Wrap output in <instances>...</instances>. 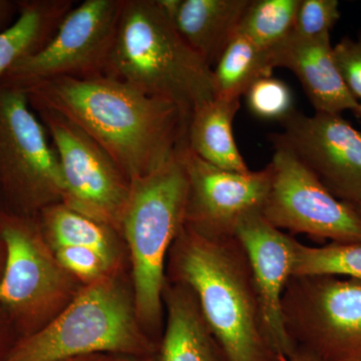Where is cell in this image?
I'll use <instances>...</instances> for the list:
<instances>
[{
  "instance_id": "1",
  "label": "cell",
  "mask_w": 361,
  "mask_h": 361,
  "mask_svg": "<svg viewBox=\"0 0 361 361\" xmlns=\"http://www.w3.org/2000/svg\"><path fill=\"white\" fill-rule=\"evenodd\" d=\"M25 92L33 111H52L77 126L130 180L151 174L186 142L189 118L175 104L108 75L56 78Z\"/></svg>"
},
{
  "instance_id": "2",
  "label": "cell",
  "mask_w": 361,
  "mask_h": 361,
  "mask_svg": "<svg viewBox=\"0 0 361 361\" xmlns=\"http://www.w3.org/2000/svg\"><path fill=\"white\" fill-rule=\"evenodd\" d=\"M166 276L187 285L227 361H285L271 346L251 266L236 237L213 239L183 226Z\"/></svg>"
},
{
  "instance_id": "3",
  "label": "cell",
  "mask_w": 361,
  "mask_h": 361,
  "mask_svg": "<svg viewBox=\"0 0 361 361\" xmlns=\"http://www.w3.org/2000/svg\"><path fill=\"white\" fill-rule=\"evenodd\" d=\"M106 75L175 104L189 121L215 97L212 68L183 39L158 0H123Z\"/></svg>"
},
{
  "instance_id": "4",
  "label": "cell",
  "mask_w": 361,
  "mask_h": 361,
  "mask_svg": "<svg viewBox=\"0 0 361 361\" xmlns=\"http://www.w3.org/2000/svg\"><path fill=\"white\" fill-rule=\"evenodd\" d=\"M159 348L140 322L133 285L121 271L84 285L54 322L20 338L4 361H59L92 353L145 357Z\"/></svg>"
},
{
  "instance_id": "5",
  "label": "cell",
  "mask_w": 361,
  "mask_h": 361,
  "mask_svg": "<svg viewBox=\"0 0 361 361\" xmlns=\"http://www.w3.org/2000/svg\"><path fill=\"white\" fill-rule=\"evenodd\" d=\"M188 178L177 153L151 174L130 180L122 236L132 265V284L140 322L161 342L163 291L169 252L185 224Z\"/></svg>"
},
{
  "instance_id": "6",
  "label": "cell",
  "mask_w": 361,
  "mask_h": 361,
  "mask_svg": "<svg viewBox=\"0 0 361 361\" xmlns=\"http://www.w3.org/2000/svg\"><path fill=\"white\" fill-rule=\"evenodd\" d=\"M0 238L6 248L0 306L25 338L54 322L84 285L59 264L37 217L2 213Z\"/></svg>"
},
{
  "instance_id": "7",
  "label": "cell",
  "mask_w": 361,
  "mask_h": 361,
  "mask_svg": "<svg viewBox=\"0 0 361 361\" xmlns=\"http://www.w3.org/2000/svg\"><path fill=\"white\" fill-rule=\"evenodd\" d=\"M25 90L0 85V196L4 212L37 217L61 203L58 154Z\"/></svg>"
},
{
  "instance_id": "8",
  "label": "cell",
  "mask_w": 361,
  "mask_h": 361,
  "mask_svg": "<svg viewBox=\"0 0 361 361\" xmlns=\"http://www.w3.org/2000/svg\"><path fill=\"white\" fill-rule=\"evenodd\" d=\"M285 329L296 348L319 361H361V281L292 276L282 296Z\"/></svg>"
},
{
  "instance_id": "9",
  "label": "cell",
  "mask_w": 361,
  "mask_h": 361,
  "mask_svg": "<svg viewBox=\"0 0 361 361\" xmlns=\"http://www.w3.org/2000/svg\"><path fill=\"white\" fill-rule=\"evenodd\" d=\"M123 4V0H85L73 6L51 40L18 59L0 85L25 90L56 78L106 75Z\"/></svg>"
},
{
  "instance_id": "10",
  "label": "cell",
  "mask_w": 361,
  "mask_h": 361,
  "mask_svg": "<svg viewBox=\"0 0 361 361\" xmlns=\"http://www.w3.org/2000/svg\"><path fill=\"white\" fill-rule=\"evenodd\" d=\"M35 113L58 154L65 185L61 203L122 235L130 194L129 178L99 145L70 121L49 111Z\"/></svg>"
},
{
  "instance_id": "11",
  "label": "cell",
  "mask_w": 361,
  "mask_h": 361,
  "mask_svg": "<svg viewBox=\"0 0 361 361\" xmlns=\"http://www.w3.org/2000/svg\"><path fill=\"white\" fill-rule=\"evenodd\" d=\"M269 164L272 179L261 214L277 229L317 240L361 242V220L353 205L339 201L281 142Z\"/></svg>"
},
{
  "instance_id": "12",
  "label": "cell",
  "mask_w": 361,
  "mask_h": 361,
  "mask_svg": "<svg viewBox=\"0 0 361 361\" xmlns=\"http://www.w3.org/2000/svg\"><path fill=\"white\" fill-rule=\"evenodd\" d=\"M188 178L185 224L208 238L235 237L242 218L261 211L269 193L270 166L256 172L239 173L216 167L190 149H178Z\"/></svg>"
},
{
  "instance_id": "13",
  "label": "cell",
  "mask_w": 361,
  "mask_h": 361,
  "mask_svg": "<svg viewBox=\"0 0 361 361\" xmlns=\"http://www.w3.org/2000/svg\"><path fill=\"white\" fill-rule=\"evenodd\" d=\"M270 139L290 149L297 160L339 201L361 202V132L341 115L297 110L279 122Z\"/></svg>"
},
{
  "instance_id": "14",
  "label": "cell",
  "mask_w": 361,
  "mask_h": 361,
  "mask_svg": "<svg viewBox=\"0 0 361 361\" xmlns=\"http://www.w3.org/2000/svg\"><path fill=\"white\" fill-rule=\"evenodd\" d=\"M235 237L250 263L266 336L278 355L289 358L296 350L285 329L282 296L293 276L297 240L277 229L254 211L242 218Z\"/></svg>"
},
{
  "instance_id": "15",
  "label": "cell",
  "mask_w": 361,
  "mask_h": 361,
  "mask_svg": "<svg viewBox=\"0 0 361 361\" xmlns=\"http://www.w3.org/2000/svg\"><path fill=\"white\" fill-rule=\"evenodd\" d=\"M269 54L274 70L287 68L296 75L315 113L341 115L344 111H357L360 102L342 80L330 35L304 39L292 33Z\"/></svg>"
},
{
  "instance_id": "16",
  "label": "cell",
  "mask_w": 361,
  "mask_h": 361,
  "mask_svg": "<svg viewBox=\"0 0 361 361\" xmlns=\"http://www.w3.org/2000/svg\"><path fill=\"white\" fill-rule=\"evenodd\" d=\"M252 0H158L189 47L212 68L238 32Z\"/></svg>"
},
{
  "instance_id": "17",
  "label": "cell",
  "mask_w": 361,
  "mask_h": 361,
  "mask_svg": "<svg viewBox=\"0 0 361 361\" xmlns=\"http://www.w3.org/2000/svg\"><path fill=\"white\" fill-rule=\"evenodd\" d=\"M163 302L167 322L159 348V361H227L191 288L167 279Z\"/></svg>"
},
{
  "instance_id": "18",
  "label": "cell",
  "mask_w": 361,
  "mask_h": 361,
  "mask_svg": "<svg viewBox=\"0 0 361 361\" xmlns=\"http://www.w3.org/2000/svg\"><path fill=\"white\" fill-rule=\"evenodd\" d=\"M239 99L214 97L193 111L188 125V147L204 161L233 172L248 173L233 134Z\"/></svg>"
},
{
  "instance_id": "19",
  "label": "cell",
  "mask_w": 361,
  "mask_h": 361,
  "mask_svg": "<svg viewBox=\"0 0 361 361\" xmlns=\"http://www.w3.org/2000/svg\"><path fill=\"white\" fill-rule=\"evenodd\" d=\"M37 218L52 250L63 246L84 247L97 252L116 272L123 271L126 243L111 226L75 212L63 203L47 207Z\"/></svg>"
},
{
  "instance_id": "20",
  "label": "cell",
  "mask_w": 361,
  "mask_h": 361,
  "mask_svg": "<svg viewBox=\"0 0 361 361\" xmlns=\"http://www.w3.org/2000/svg\"><path fill=\"white\" fill-rule=\"evenodd\" d=\"M73 6L71 0L20 1L18 18L0 32V78L18 59L44 47Z\"/></svg>"
},
{
  "instance_id": "21",
  "label": "cell",
  "mask_w": 361,
  "mask_h": 361,
  "mask_svg": "<svg viewBox=\"0 0 361 361\" xmlns=\"http://www.w3.org/2000/svg\"><path fill=\"white\" fill-rule=\"evenodd\" d=\"M273 70L269 51L238 32L213 68L215 97L240 99L257 80L271 77Z\"/></svg>"
},
{
  "instance_id": "22",
  "label": "cell",
  "mask_w": 361,
  "mask_h": 361,
  "mask_svg": "<svg viewBox=\"0 0 361 361\" xmlns=\"http://www.w3.org/2000/svg\"><path fill=\"white\" fill-rule=\"evenodd\" d=\"M301 0H252L239 32L270 51L293 33Z\"/></svg>"
},
{
  "instance_id": "23",
  "label": "cell",
  "mask_w": 361,
  "mask_h": 361,
  "mask_svg": "<svg viewBox=\"0 0 361 361\" xmlns=\"http://www.w3.org/2000/svg\"><path fill=\"white\" fill-rule=\"evenodd\" d=\"M293 276H339L361 281V242L310 247L297 241Z\"/></svg>"
},
{
  "instance_id": "24",
  "label": "cell",
  "mask_w": 361,
  "mask_h": 361,
  "mask_svg": "<svg viewBox=\"0 0 361 361\" xmlns=\"http://www.w3.org/2000/svg\"><path fill=\"white\" fill-rule=\"evenodd\" d=\"M245 97L249 110L262 120L281 122L295 110L290 87L272 75L257 80Z\"/></svg>"
},
{
  "instance_id": "25",
  "label": "cell",
  "mask_w": 361,
  "mask_h": 361,
  "mask_svg": "<svg viewBox=\"0 0 361 361\" xmlns=\"http://www.w3.org/2000/svg\"><path fill=\"white\" fill-rule=\"evenodd\" d=\"M341 16L337 0H301L293 35L304 39L330 35Z\"/></svg>"
},
{
  "instance_id": "26",
  "label": "cell",
  "mask_w": 361,
  "mask_h": 361,
  "mask_svg": "<svg viewBox=\"0 0 361 361\" xmlns=\"http://www.w3.org/2000/svg\"><path fill=\"white\" fill-rule=\"evenodd\" d=\"M59 264L82 285L101 281L116 274L110 265L97 252L84 247L63 246L52 250ZM121 272V271H120Z\"/></svg>"
},
{
  "instance_id": "27",
  "label": "cell",
  "mask_w": 361,
  "mask_h": 361,
  "mask_svg": "<svg viewBox=\"0 0 361 361\" xmlns=\"http://www.w3.org/2000/svg\"><path fill=\"white\" fill-rule=\"evenodd\" d=\"M334 59L350 94L361 102V35L356 39L343 37L334 47Z\"/></svg>"
},
{
  "instance_id": "28",
  "label": "cell",
  "mask_w": 361,
  "mask_h": 361,
  "mask_svg": "<svg viewBox=\"0 0 361 361\" xmlns=\"http://www.w3.org/2000/svg\"><path fill=\"white\" fill-rule=\"evenodd\" d=\"M18 341H20V336L14 330L6 313L0 306V361L6 360Z\"/></svg>"
},
{
  "instance_id": "29",
  "label": "cell",
  "mask_w": 361,
  "mask_h": 361,
  "mask_svg": "<svg viewBox=\"0 0 361 361\" xmlns=\"http://www.w3.org/2000/svg\"><path fill=\"white\" fill-rule=\"evenodd\" d=\"M20 11V1H2L0 0V27L11 20L14 13Z\"/></svg>"
},
{
  "instance_id": "30",
  "label": "cell",
  "mask_w": 361,
  "mask_h": 361,
  "mask_svg": "<svg viewBox=\"0 0 361 361\" xmlns=\"http://www.w3.org/2000/svg\"><path fill=\"white\" fill-rule=\"evenodd\" d=\"M121 356L108 355V353H92V355H84L71 356L59 361H118Z\"/></svg>"
},
{
  "instance_id": "31",
  "label": "cell",
  "mask_w": 361,
  "mask_h": 361,
  "mask_svg": "<svg viewBox=\"0 0 361 361\" xmlns=\"http://www.w3.org/2000/svg\"><path fill=\"white\" fill-rule=\"evenodd\" d=\"M285 361H319L314 355H311L308 351L304 349L296 348L293 355L289 358H286Z\"/></svg>"
},
{
  "instance_id": "32",
  "label": "cell",
  "mask_w": 361,
  "mask_h": 361,
  "mask_svg": "<svg viewBox=\"0 0 361 361\" xmlns=\"http://www.w3.org/2000/svg\"><path fill=\"white\" fill-rule=\"evenodd\" d=\"M6 248L4 242L0 238V280H1L2 274H4V266H6Z\"/></svg>"
},
{
  "instance_id": "33",
  "label": "cell",
  "mask_w": 361,
  "mask_h": 361,
  "mask_svg": "<svg viewBox=\"0 0 361 361\" xmlns=\"http://www.w3.org/2000/svg\"><path fill=\"white\" fill-rule=\"evenodd\" d=\"M118 361H159L158 353L155 355L145 356V357H132V356H121Z\"/></svg>"
},
{
  "instance_id": "34",
  "label": "cell",
  "mask_w": 361,
  "mask_h": 361,
  "mask_svg": "<svg viewBox=\"0 0 361 361\" xmlns=\"http://www.w3.org/2000/svg\"><path fill=\"white\" fill-rule=\"evenodd\" d=\"M353 208H355L356 214H357L358 217L361 220V202L360 203L355 204V205H353Z\"/></svg>"
},
{
  "instance_id": "35",
  "label": "cell",
  "mask_w": 361,
  "mask_h": 361,
  "mask_svg": "<svg viewBox=\"0 0 361 361\" xmlns=\"http://www.w3.org/2000/svg\"><path fill=\"white\" fill-rule=\"evenodd\" d=\"M355 115L357 116V118H361V102H360V106H358L357 111H355Z\"/></svg>"
},
{
  "instance_id": "36",
  "label": "cell",
  "mask_w": 361,
  "mask_h": 361,
  "mask_svg": "<svg viewBox=\"0 0 361 361\" xmlns=\"http://www.w3.org/2000/svg\"><path fill=\"white\" fill-rule=\"evenodd\" d=\"M4 212V203H2L1 196H0V215Z\"/></svg>"
}]
</instances>
